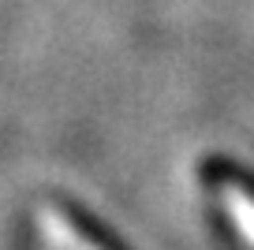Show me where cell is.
<instances>
[{
    "label": "cell",
    "instance_id": "obj_1",
    "mask_svg": "<svg viewBox=\"0 0 254 250\" xmlns=\"http://www.w3.org/2000/svg\"><path fill=\"white\" fill-rule=\"evenodd\" d=\"M221 205L228 209V217H232V224L239 228V235L254 247V194H247L236 183H224L221 187Z\"/></svg>",
    "mask_w": 254,
    "mask_h": 250
},
{
    "label": "cell",
    "instance_id": "obj_2",
    "mask_svg": "<svg viewBox=\"0 0 254 250\" xmlns=\"http://www.w3.org/2000/svg\"><path fill=\"white\" fill-rule=\"evenodd\" d=\"M41 228L49 232V239H53L60 250H97L94 243H90L86 235L71 224V220L56 217V213H41Z\"/></svg>",
    "mask_w": 254,
    "mask_h": 250
}]
</instances>
